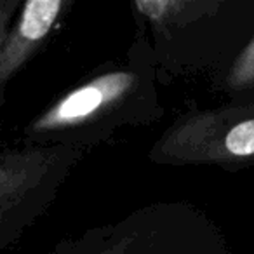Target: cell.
<instances>
[{
    "label": "cell",
    "instance_id": "3",
    "mask_svg": "<svg viewBox=\"0 0 254 254\" xmlns=\"http://www.w3.org/2000/svg\"><path fill=\"white\" fill-rule=\"evenodd\" d=\"M47 254H233V249L200 207L160 200L64 237Z\"/></svg>",
    "mask_w": 254,
    "mask_h": 254
},
{
    "label": "cell",
    "instance_id": "7",
    "mask_svg": "<svg viewBox=\"0 0 254 254\" xmlns=\"http://www.w3.org/2000/svg\"><path fill=\"white\" fill-rule=\"evenodd\" d=\"M212 89L226 98V103H254V35L237 58L212 77Z\"/></svg>",
    "mask_w": 254,
    "mask_h": 254
},
{
    "label": "cell",
    "instance_id": "2",
    "mask_svg": "<svg viewBox=\"0 0 254 254\" xmlns=\"http://www.w3.org/2000/svg\"><path fill=\"white\" fill-rule=\"evenodd\" d=\"M129 9L148 37L160 85L214 77L254 35V0H136Z\"/></svg>",
    "mask_w": 254,
    "mask_h": 254
},
{
    "label": "cell",
    "instance_id": "4",
    "mask_svg": "<svg viewBox=\"0 0 254 254\" xmlns=\"http://www.w3.org/2000/svg\"><path fill=\"white\" fill-rule=\"evenodd\" d=\"M146 159L167 167H254V103H225L178 115L155 139Z\"/></svg>",
    "mask_w": 254,
    "mask_h": 254
},
{
    "label": "cell",
    "instance_id": "5",
    "mask_svg": "<svg viewBox=\"0 0 254 254\" xmlns=\"http://www.w3.org/2000/svg\"><path fill=\"white\" fill-rule=\"evenodd\" d=\"M87 153L68 146H0V253L49 211Z\"/></svg>",
    "mask_w": 254,
    "mask_h": 254
},
{
    "label": "cell",
    "instance_id": "6",
    "mask_svg": "<svg viewBox=\"0 0 254 254\" xmlns=\"http://www.w3.org/2000/svg\"><path fill=\"white\" fill-rule=\"evenodd\" d=\"M75 0H26L0 44V110L7 85L60 32Z\"/></svg>",
    "mask_w": 254,
    "mask_h": 254
},
{
    "label": "cell",
    "instance_id": "8",
    "mask_svg": "<svg viewBox=\"0 0 254 254\" xmlns=\"http://www.w3.org/2000/svg\"><path fill=\"white\" fill-rule=\"evenodd\" d=\"M21 4L23 2H19V0H0V44L4 40L9 26L14 21Z\"/></svg>",
    "mask_w": 254,
    "mask_h": 254
},
{
    "label": "cell",
    "instance_id": "1",
    "mask_svg": "<svg viewBox=\"0 0 254 254\" xmlns=\"http://www.w3.org/2000/svg\"><path fill=\"white\" fill-rule=\"evenodd\" d=\"M153 51L136 30L122 61H108L54 98L23 127L25 145L89 152L126 127H146L166 113Z\"/></svg>",
    "mask_w": 254,
    "mask_h": 254
}]
</instances>
